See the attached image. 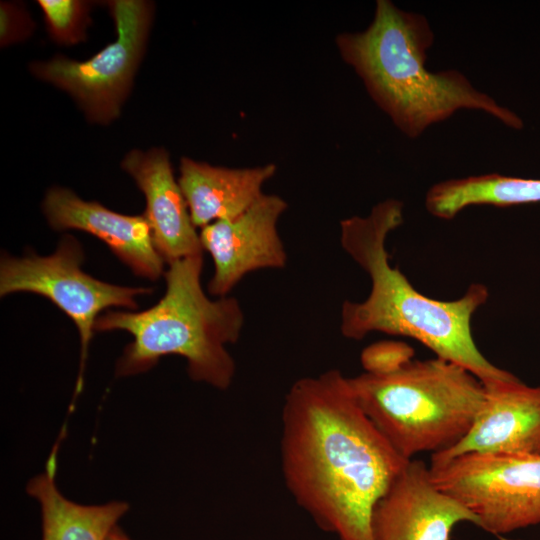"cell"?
Listing matches in <instances>:
<instances>
[{
	"label": "cell",
	"instance_id": "1",
	"mask_svg": "<svg viewBox=\"0 0 540 540\" xmlns=\"http://www.w3.org/2000/svg\"><path fill=\"white\" fill-rule=\"evenodd\" d=\"M281 472L296 504L339 540H373L377 502L409 460L359 406L337 369L296 380L281 412Z\"/></svg>",
	"mask_w": 540,
	"mask_h": 540
},
{
	"label": "cell",
	"instance_id": "2",
	"mask_svg": "<svg viewBox=\"0 0 540 540\" xmlns=\"http://www.w3.org/2000/svg\"><path fill=\"white\" fill-rule=\"evenodd\" d=\"M403 220V203L386 199L367 216L340 222L341 247L371 281L365 300L342 304L341 334L352 340L373 332L414 339L436 357L466 368L483 384L516 377L491 363L473 338L472 317L489 297L485 285L471 284L455 300H436L417 291L398 267L391 266L386 240Z\"/></svg>",
	"mask_w": 540,
	"mask_h": 540
},
{
	"label": "cell",
	"instance_id": "3",
	"mask_svg": "<svg viewBox=\"0 0 540 540\" xmlns=\"http://www.w3.org/2000/svg\"><path fill=\"white\" fill-rule=\"evenodd\" d=\"M432 42L424 16L400 10L389 0H377L367 29L336 37L341 57L371 98L411 138L459 109L484 111L511 128H522L519 116L476 90L460 72L429 71L426 51Z\"/></svg>",
	"mask_w": 540,
	"mask_h": 540
},
{
	"label": "cell",
	"instance_id": "4",
	"mask_svg": "<svg viewBox=\"0 0 540 540\" xmlns=\"http://www.w3.org/2000/svg\"><path fill=\"white\" fill-rule=\"evenodd\" d=\"M202 268V254L173 261L164 273L166 291L154 306L97 318L95 331L124 330L133 337L116 363L117 377L144 373L174 354L186 360L192 380L230 387L236 365L227 346L238 341L245 316L236 298L212 300L205 294Z\"/></svg>",
	"mask_w": 540,
	"mask_h": 540
},
{
	"label": "cell",
	"instance_id": "5",
	"mask_svg": "<svg viewBox=\"0 0 540 540\" xmlns=\"http://www.w3.org/2000/svg\"><path fill=\"white\" fill-rule=\"evenodd\" d=\"M366 416L406 460L440 454L471 429L485 399L483 382L452 361L411 360L387 374L349 378Z\"/></svg>",
	"mask_w": 540,
	"mask_h": 540
},
{
	"label": "cell",
	"instance_id": "6",
	"mask_svg": "<svg viewBox=\"0 0 540 540\" xmlns=\"http://www.w3.org/2000/svg\"><path fill=\"white\" fill-rule=\"evenodd\" d=\"M429 468L483 530L503 535L540 524V455L466 453Z\"/></svg>",
	"mask_w": 540,
	"mask_h": 540
},
{
	"label": "cell",
	"instance_id": "7",
	"mask_svg": "<svg viewBox=\"0 0 540 540\" xmlns=\"http://www.w3.org/2000/svg\"><path fill=\"white\" fill-rule=\"evenodd\" d=\"M117 39L92 58L77 61L55 56L30 66L35 77L69 93L94 123L116 119L145 51L153 5L142 0L108 2Z\"/></svg>",
	"mask_w": 540,
	"mask_h": 540
},
{
	"label": "cell",
	"instance_id": "8",
	"mask_svg": "<svg viewBox=\"0 0 540 540\" xmlns=\"http://www.w3.org/2000/svg\"><path fill=\"white\" fill-rule=\"evenodd\" d=\"M84 252L80 243L65 235L49 256L34 253L17 258L3 254L0 262V295L29 292L56 304L75 323L81 341L80 370L75 395L83 385L89 343L99 313L109 307L135 310L136 297L151 294L152 288L119 286L100 281L82 269Z\"/></svg>",
	"mask_w": 540,
	"mask_h": 540
},
{
	"label": "cell",
	"instance_id": "9",
	"mask_svg": "<svg viewBox=\"0 0 540 540\" xmlns=\"http://www.w3.org/2000/svg\"><path fill=\"white\" fill-rule=\"evenodd\" d=\"M287 207L282 197L263 194L241 215L201 228L202 249L214 263L208 283L210 294L228 296L247 274L286 267L287 253L277 225Z\"/></svg>",
	"mask_w": 540,
	"mask_h": 540
},
{
	"label": "cell",
	"instance_id": "10",
	"mask_svg": "<svg viewBox=\"0 0 540 540\" xmlns=\"http://www.w3.org/2000/svg\"><path fill=\"white\" fill-rule=\"evenodd\" d=\"M462 522L476 516L434 482L429 466L411 459L383 497L371 520L373 540H450Z\"/></svg>",
	"mask_w": 540,
	"mask_h": 540
},
{
	"label": "cell",
	"instance_id": "11",
	"mask_svg": "<svg viewBox=\"0 0 540 540\" xmlns=\"http://www.w3.org/2000/svg\"><path fill=\"white\" fill-rule=\"evenodd\" d=\"M484 386L485 399L469 432L430 461L466 453L540 455V386L517 377Z\"/></svg>",
	"mask_w": 540,
	"mask_h": 540
},
{
	"label": "cell",
	"instance_id": "12",
	"mask_svg": "<svg viewBox=\"0 0 540 540\" xmlns=\"http://www.w3.org/2000/svg\"><path fill=\"white\" fill-rule=\"evenodd\" d=\"M43 212L54 230H81L102 240L137 276L155 281L164 275L165 261L144 214H120L62 187L47 191Z\"/></svg>",
	"mask_w": 540,
	"mask_h": 540
},
{
	"label": "cell",
	"instance_id": "13",
	"mask_svg": "<svg viewBox=\"0 0 540 540\" xmlns=\"http://www.w3.org/2000/svg\"><path fill=\"white\" fill-rule=\"evenodd\" d=\"M121 166L146 199L144 213L159 254L168 264L203 253L186 199L175 179L169 154L163 148L133 149Z\"/></svg>",
	"mask_w": 540,
	"mask_h": 540
},
{
	"label": "cell",
	"instance_id": "14",
	"mask_svg": "<svg viewBox=\"0 0 540 540\" xmlns=\"http://www.w3.org/2000/svg\"><path fill=\"white\" fill-rule=\"evenodd\" d=\"M276 170L273 163L228 168L182 157L178 182L195 227L244 213L262 197L264 184Z\"/></svg>",
	"mask_w": 540,
	"mask_h": 540
},
{
	"label": "cell",
	"instance_id": "15",
	"mask_svg": "<svg viewBox=\"0 0 540 540\" xmlns=\"http://www.w3.org/2000/svg\"><path fill=\"white\" fill-rule=\"evenodd\" d=\"M59 443H55L44 472L26 487L40 505L42 540H107L129 505L123 501L82 505L64 497L55 482Z\"/></svg>",
	"mask_w": 540,
	"mask_h": 540
},
{
	"label": "cell",
	"instance_id": "16",
	"mask_svg": "<svg viewBox=\"0 0 540 540\" xmlns=\"http://www.w3.org/2000/svg\"><path fill=\"white\" fill-rule=\"evenodd\" d=\"M535 203H540V178L496 173L439 182L429 189L425 199L428 212L446 220L469 206L510 207Z\"/></svg>",
	"mask_w": 540,
	"mask_h": 540
},
{
	"label": "cell",
	"instance_id": "17",
	"mask_svg": "<svg viewBox=\"0 0 540 540\" xmlns=\"http://www.w3.org/2000/svg\"><path fill=\"white\" fill-rule=\"evenodd\" d=\"M48 32L62 45H74L86 38L91 23V3L81 0H39Z\"/></svg>",
	"mask_w": 540,
	"mask_h": 540
},
{
	"label": "cell",
	"instance_id": "18",
	"mask_svg": "<svg viewBox=\"0 0 540 540\" xmlns=\"http://www.w3.org/2000/svg\"><path fill=\"white\" fill-rule=\"evenodd\" d=\"M412 347L403 342L380 341L361 353V364L366 373L387 374L394 372L413 359Z\"/></svg>",
	"mask_w": 540,
	"mask_h": 540
},
{
	"label": "cell",
	"instance_id": "19",
	"mask_svg": "<svg viewBox=\"0 0 540 540\" xmlns=\"http://www.w3.org/2000/svg\"><path fill=\"white\" fill-rule=\"evenodd\" d=\"M34 24L26 11L17 5L1 2L0 5V43L7 46L28 37Z\"/></svg>",
	"mask_w": 540,
	"mask_h": 540
},
{
	"label": "cell",
	"instance_id": "20",
	"mask_svg": "<svg viewBox=\"0 0 540 540\" xmlns=\"http://www.w3.org/2000/svg\"><path fill=\"white\" fill-rule=\"evenodd\" d=\"M107 540H131V539L119 526H116L110 533Z\"/></svg>",
	"mask_w": 540,
	"mask_h": 540
},
{
	"label": "cell",
	"instance_id": "21",
	"mask_svg": "<svg viewBox=\"0 0 540 540\" xmlns=\"http://www.w3.org/2000/svg\"><path fill=\"white\" fill-rule=\"evenodd\" d=\"M499 540H514V539H509V538H505V537L500 536Z\"/></svg>",
	"mask_w": 540,
	"mask_h": 540
}]
</instances>
